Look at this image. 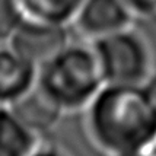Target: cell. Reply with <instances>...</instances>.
I'll return each instance as SVG.
<instances>
[{"label":"cell","mask_w":156,"mask_h":156,"mask_svg":"<svg viewBox=\"0 0 156 156\" xmlns=\"http://www.w3.org/2000/svg\"><path fill=\"white\" fill-rule=\"evenodd\" d=\"M83 112L89 140L105 156L156 142V109L144 86L104 85Z\"/></svg>","instance_id":"cell-1"},{"label":"cell","mask_w":156,"mask_h":156,"mask_svg":"<svg viewBox=\"0 0 156 156\" xmlns=\"http://www.w3.org/2000/svg\"><path fill=\"white\" fill-rule=\"evenodd\" d=\"M104 85L90 42H70L38 69L37 88L64 115L85 111Z\"/></svg>","instance_id":"cell-2"},{"label":"cell","mask_w":156,"mask_h":156,"mask_svg":"<svg viewBox=\"0 0 156 156\" xmlns=\"http://www.w3.org/2000/svg\"><path fill=\"white\" fill-rule=\"evenodd\" d=\"M105 85L144 86L153 69V51L147 38L129 27L90 42Z\"/></svg>","instance_id":"cell-3"},{"label":"cell","mask_w":156,"mask_h":156,"mask_svg":"<svg viewBox=\"0 0 156 156\" xmlns=\"http://www.w3.org/2000/svg\"><path fill=\"white\" fill-rule=\"evenodd\" d=\"M70 42L69 27L25 18L7 41V45L40 69Z\"/></svg>","instance_id":"cell-4"},{"label":"cell","mask_w":156,"mask_h":156,"mask_svg":"<svg viewBox=\"0 0 156 156\" xmlns=\"http://www.w3.org/2000/svg\"><path fill=\"white\" fill-rule=\"evenodd\" d=\"M134 15L124 0H85L73 25L88 42L133 27Z\"/></svg>","instance_id":"cell-5"},{"label":"cell","mask_w":156,"mask_h":156,"mask_svg":"<svg viewBox=\"0 0 156 156\" xmlns=\"http://www.w3.org/2000/svg\"><path fill=\"white\" fill-rule=\"evenodd\" d=\"M38 69L7 44H0V105L10 107L37 86Z\"/></svg>","instance_id":"cell-6"},{"label":"cell","mask_w":156,"mask_h":156,"mask_svg":"<svg viewBox=\"0 0 156 156\" xmlns=\"http://www.w3.org/2000/svg\"><path fill=\"white\" fill-rule=\"evenodd\" d=\"M9 108L28 129L40 137H42L44 133L51 131L64 115L37 86Z\"/></svg>","instance_id":"cell-7"},{"label":"cell","mask_w":156,"mask_h":156,"mask_svg":"<svg viewBox=\"0 0 156 156\" xmlns=\"http://www.w3.org/2000/svg\"><path fill=\"white\" fill-rule=\"evenodd\" d=\"M41 140L9 107H0V156H29Z\"/></svg>","instance_id":"cell-8"},{"label":"cell","mask_w":156,"mask_h":156,"mask_svg":"<svg viewBox=\"0 0 156 156\" xmlns=\"http://www.w3.org/2000/svg\"><path fill=\"white\" fill-rule=\"evenodd\" d=\"M23 18L70 27L85 0H16Z\"/></svg>","instance_id":"cell-9"},{"label":"cell","mask_w":156,"mask_h":156,"mask_svg":"<svg viewBox=\"0 0 156 156\" xmlns=\"http://www.w3.org/2000/svg\"><path fill=\"white\" fill-rule=\"evenodd\" d=\"M23 19L16 0H0V44H7Z\"/></svg>","instance_id":"cell-10"},{"label":"cell","mask_w":156,"mask_h":156,"mask_svg":"<svg viewBox=\"0 0 156 156\" xmlns=\"http://www.w3.org/2000/svg\"><path fill=\"white\" fill-rule=\"evenodd\" d=\"M136 19L156 25V0H124Z\"/></svg>","instance_id":"cell-11"},{"label":"cell","mask_w":156,"mask_h":156,"mask_svg":"<svg viewBox=\"0 0 156 156\" xmlns=\"http://www.w3.org/2000/svg\"><path fill=\"white\" fill-rule=\"evenodd\" d=\"M29 156H72L66 147H63L57 143H41L35 147V150Z\"/></svg>","instance_id":"cell-12"},{"label":"cell","mask_w":156,"mask_h":156,"mask_svg":"<svg viewBox=\"0 0 156 156\" xmlns=\"http://www.w3.org/2000/svg\"><path fill=\"white\" fill-rule=\"evenodd\" d=\"M144 89H146L150 101H152V104H153V107H155V109H156V70L152 73V76L149 77V80L144 83Z\"/></svg>","instance_id":"cell-13"},{"label":"cell","mask_w":156,"mask_h":156,"mask_svg":"<svg viewBox=\"0 0 156 156\" xmlns=\"http://www.w3.org/2000/svg\"><path fill=\"white\" fill-rule=\"evenodd\" d=\"M121 156H156V142H153L152 144L143 147V149L134 150L131 153H126V155H121Z\"/></svg>","instance_id":"cell-14"},{"label":"cell","mask_w":156,"mask_h":156,"mask_svg":"<svg viewBox=\"0 0 156 156\" xmlns=\"http://www.w3.org/2000/svg\"><path fill=\"white\" fill-rule=\"evenodd\" d=\"M0 107H2V105H0Z\"/></svg>","instance_id":"cell-15"}]
</instances>
